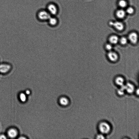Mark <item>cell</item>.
Listing matches in <instances>:
<instances>
[{
	"label": "cell",
	"mask_w": 139,
	"mask_h": 139,
	"mask_svg": "<svg viewBox=\"0 0 139 139\" xmlns=\"http://www.w3.org/2000/svg\"><path fill=\"white\" fill-rule=\"evenodd\" d=\"M104 135V134L101 133V134H98V135L96 136V138L98 139H105Z\"/></svg>",
	"instance_id": "44dd1931"
},
{
	"label": "cell",
	"mask_w": 139,
	"mask_h": 139,
	"mask_svg": "<svg viewBox=\"0 0 139 139\" xmlns=\"http://www.w3.org/2000/svg\"><path fill=\"white\" fill-rule=\"evenodd\" d=\"M119 39L118 36L115 35L111 36L109 38L110 43L112 45L117 44L119 41Z\"/></svg>",
	"instance_id": "8fae6325"
},
{
	"label": "cell",
	"mask_w": 139,
	"mask_h": 139,
	"mask_svg": "<svg viewBox=\"0 0 139 139\" xmlns=\"http://www.w3.org/2000/svg\"><path fill=\"white\" fill-rule=\"evenodd\" d=\"M113 45L110 44V43H108V44H106L105 47L106 49L108 51H110L112 50L113 49Z\"/></svg>",
	"instance_id": "ffe728a7"
},
{
	"label": "cell",
	"mask_w": 139,
	"mask_h": 139,
	"mask_svg": "<svg viewBox=\"0 0 139 139\" xmlns=\"http://www.w3.org/2000/svg\"><path fill=\"white\" fill-rule=\"evenodd\" d=\"M118 4L121 8L123 9L126 8L127 3L126 0H119L118 1Z\"/></svg>",
	"instance_id": "9a60e30c"
},
{
	"label": "cell",
	"mask_w": 139,
	"mask_h": 139,
	"mask_svg": "<svg viewBox=\"0 0 139 139\" xmlns=\"http://www.w3.org/2000/svg\"><path fill=\"white\" fill-rule=\"evenodd\" d=\"M19 98L22 102H25L27 100L26 95L25 93H20L19 95Z\"/></svg>",
	"instance_id": "ac0fdd59"
},
{
	"label": "cell",
	"mask_w": 139,
	"mask_h": 139,
	"mask_svg": "<svg viewBox=\"0 0 139 139\" xmlns=\"http://www.w3.org/2000/svg\"><path fill=\"white\" fill-rule=\"evenodd\" d=\"M59 103L60 104L63 106H66L69 103V100L66 98L63 97H61L59 99Z\"/></svg>",
	"instance_id": "5bb4252c"
},
{
	"label": "cell",
	"mask_w": 139,
	"mask_h": 139,
	"mask_svg": "<svg viewBox=\"0 0 139 139\" xmlns=\"http://www.w3.org/2000/svg\"><path fill=\"white\" fill-rule=\"evenodd\" d=\"M38 16L39 19L42 21H46L49 19L51 15L47 10H42L38 12Z\"/></svg>",
	"instance_id": "3957f363"
},
{
	"label": "cell",
	"mask_w": 139,
	"mask_h": 139,
	"mask_svg": "<svg viewBox=\"0 0 139 139\" xmlns=\"http://www.w3.org/2000/svg\"><path fill=\"white\" fill-rule=\"evenodd\" d=\"M126 11L123 9L121 8L116 11L115 15L116 17L120 19H123L126 16Z\"/></svg>",
	"instance_id": "9c48e42d"
},
{
	"label": "cell",
	"mask_w": 139,
	"mask_h": 139,
	"mask_svg": "<svg viewBox=\"0 0 139 139\" xmlns=\"http://www.w3.org/2000/svg\"><path fill=\"white\" fill-rule=\"evenodd\" d=\"M12 69V66L10 64L5 63H0V74H7Z\"/></svg>",
	"instance_id": "7a4b0ae2"
},
{
	"label": "cell",
	"mask_w": 139,
	"mask_h": 139,
	"mask_svg": "<svg viewBox=\"0 0 139 139\" xmlns=\"http://www.w3.org/2000/svg\"><path fill=\"white\" fill-rule=\"evenodd\" d=\"M138 91H137H137H136V94L138 95H139V90L138 89L137 90Z\"/></svg>",
	"instance_id": "cb8c5ba5"
},
{
	"label": "cell",
	"mask_w": 139,
	"mask_h": 139,
	"mask_svg": "<svg viewBox=\"0 0 139 139\" xmlns=\"http://www.w3.org/2000/svg\"><path fill=\"white\" fill-rule=\"evenodd\" d=\"M7 138L6 136L4 135V134H2L1 135H0V139H7Z\"/></svg>",
	"instance_id": "7402d4cb"
},
{
	"label": "cell",
	"mask_w": 139,
	"mask_h": 139,
	"mask_svg": "<svg viewBox=\"0 0 139 139\" xmlns=\"http://www.w3.org/2000/svg\"><path fill=\"white\" fill-rule=\"evenodd\" d=\"M19 139H26V138H25L23 137H20V138H19Z\"/></svg>",
	"instance_id": "d4e9b609"
},
{
	"label": "cell",
	"mask_w": 139,
	"mask_h": 139,
	"mask_svg": "<svg viewBox=\"0 0 139 139\" xmlns=\"http://www.w3.org/2000/svg\"><path fill=\"white\" fill-rule=\"evenodd\" d=\"M124 81L123 77L121 76L116 77L115 80V83L116 85L120 87L124 85Z\"/></svg>",
	"instance_id": "7c38bea8"
},
{
	"label": "cell",
	"mask_w": 139,
	"mask_h": 139,
	"mask_svg": "<svg viewBox=\"0 0 139 139\" xmlns=\"http://www.w3.org/2000/svg\"><path fill=\"white\" fill-rule=\"evenodd\" d=\"M128 39L132 44H135L137 43L138 39V34L132 32L129 34Z\"/></svg>",
	"instance_id": "8992f818"
},
{
	"label": "cell",
	"mask_w": 139,
	"mask_h": 139,
	"mask_svg": "<svg viewBox=\"0 0 139 139\" xmlns=\"http://www.w3.org/2000/svg\"><path fill=\"white\" fill-rule=\"evenodd\" d=\"M128 38L124 36L122 37L119 39V41L120 44L123 45H126L128 42Z\"/></svg>",
	"instance_id": "e0dca14e"
},
{
	"label": "cell",
	"mask_w": 139,
	"mask_h": 139,
	"mask_svg": "<svg viewBox=\"0 0 139 139\" xmlns=\"http://www.w3.org/2000/svg\"><path fill=\"white\" fill-rule=\"evenodd\" d=\"M126 13L129 15H131L133 14L134 12V9L131 7H129L126 8Z\"/></svg>",
	"instance_id": "d6986e66"
},
{
	"label": "cell",
	"mask_w": 139,
	"mask_h": 139,
	"mask_svg": "<svg viewBox=\"0 0 139 139\" xmlns=\"http://www.w3.org/2000/svg\"><path fill=\"white\" fill-rule=\"evenodd\" d=\"M18 131L14 128H11L9 129L8 132V134L9 137L11 138H15L18 135Z\"/></svg>",
	"instance_id": "30bf717a"
},
{
	"label": "cell",
	"mask_w": 139,
	"mask_h": 139,
	"mask_svg": "<svg viewBox=\"0 0 139 139\" xmlns=\"http://www.w3.org/2000/svg\"><path fill=\"white\" fill-rule=\"evenodd\" d=\"M107 55L109 60L112 62H116L118 60V54L116 52L112 50L109 51Z\"/></svg>",
	"instance_id": "52a82bcc"
},
{
	"label": "cell",
	"mask_w": 139,
	"mask_h": 139,
	"mask_svg": "<svg viewBox=\"0 0 139 139\" xmlns=\"http://www.w3.org/2000/svg\"><path fill=\"white\" fill-rule=\"evenodd\" d=\"M109 24L118 31H122L123 30L124 28V24L120 21H111L109 22Z\"/></svg>",
	"instance_id": "277c9868"
},
{
	"label": "cell",
	"mask_w": 139,
	"mask_h": 139,
	"mask_svg": "<svg viewBox=\"0 0 139 139\" xmlns=\"http://www.w3.org/2000/svg\"><path fill=\"white\" fill-rule=\"evenodd\" d=\"M31 92L29 90H27L25 91V94L27 95H29L30 94Z\"/></svg>",
	"instance_id": "603a6c76"
},
{
	"label": "cell",
	"mask_w": 139,
	"mask_h": 139,
	"mask_svg": "<svg viewBox=\"0 0 139 139\" xmlns=\"http://www.w3.org/2000/svg\"><path fill=\"white\" fill-rule=\"evenodd\" d=\"M47 11L51 15H55L58 13V10L57 7L55 4L50 3L47 6Z\"/></svg>",
	"instance_id": "5b68a950"
},
{
	"label": "cell",
	"mask_w": 139,
	"mask_h": 139,
	"mask_svg": "<svg viewBox=\"0 0 139 139\" xmlns=\"http://www.w3.org/2000/svg\"><path fill=\"white\" fill-rule=\"evenodd\" d=\"M98 129L101 133L105 135L110 132L111 127L110 125L108 123L102 122L99 124Z\"/></svg>",
	"instance_id": "6da1fadb"
},
{
	"label": "cell",
	"mask_w": 139,
	"mask_h": 139,
	"mask_svg": "<svg viewBox=\"0 0 139 139\" xmlns=\"http://www.w3.org/2000/svg\"><path fill=\"white\" fill-rule=\"evenodd\" d=\"M125 91L129 94L133 93L135 90V87L132 84L128 82L125 85Z\"/></svg>",
	"instance_id": "ba28073f"
},
{
	"label": "cell",
	"mask_w": 139,
	"mask_h": 139,
	"mask_svg": "<svg viewBox=\"0 0 139 139\" xmlns=\"http://www.w3.org/2000/svg\"><path fill=\"white\" fill-rule=\"evenodd\" d=\"M49 24L50 25L52 26H56L58 23V21L57 18L51 16L50 17L48 20Z\"/></svg>",
	"instance_id": "4fadbf2b"
},
{
	"label": "cell",
	"mask_w": 139,
	"mask_h": 139,
	"mask_svg": "<svg viewBox=\"0 0 139 139\" xmlns=\"http://www.w3.org/2000/svg\"><path fill=\"white\" fill-rule=\"evenodd\" d=\"M125 92L124 84V85L121 86L120 88L118 89L117 91V94L120 96L123 95Z\"/></svg>",
	"instance_id": "2e32d148"
}]
</instances>
